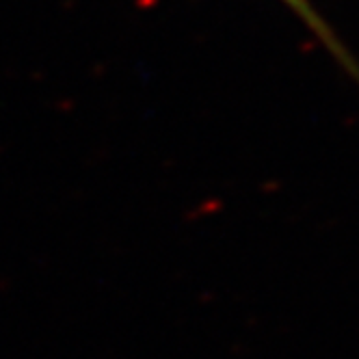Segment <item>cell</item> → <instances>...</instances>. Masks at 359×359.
<instances>
[{"label": "cell", "instance_id": "obj_1", "mask_svg": "<svg viewBox=\"0 0 359 359\" xmlns=\"http://www.w3.org/2000/svg\"><path fill=\"white\" fill-rule=\"evenodd\" d=\"M284 3L305 20L307 27H310V29H312V31L323 39V43L331 50L333 55L338 57V61H340L346 69H351V72L355 74V79L359 81V69H357L355 61H353V59H348L346 50L342 48V43H340V41H336V37H333V33L329 31L327 24L318 18V13L314 11V7H312L310 3H307V0H284Z\"/></svg>", "mask_w": 359, "mask_h": 359}]
</instances>
